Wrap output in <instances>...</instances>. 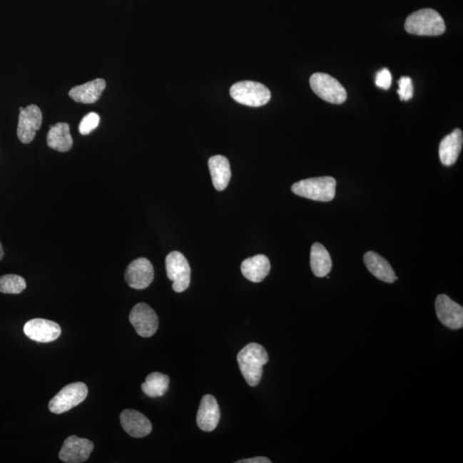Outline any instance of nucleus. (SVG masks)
Masks as SVG:
<instances>
[{
  "instance_id": "14",
  "label": "nucleus",
  "mask_w": 463,
  "mask_h": 463,
  "mask_svg": "<svg viewBox=\"0 0 463 463\" xmlns=\"http://www.w3.org/2000/svg\"><path fill=\"white\" fill-rule=\"evenodd\" d=\"M121 424L126 432L136 439L146 437L152 431L150 419L137 410L125 409L122 411Z\"/></svg>"
},
{
  "instance_id": "19",
  "label": "nucleus",
  "mask_w": 463,
  "mask_h": 463,
  "mask_svg": "<svg viewBox=\"0 0 463 463\" xmlns=\"http://www.w3.org/2000/svg\"><path fill=\"white\" fill-rule=\"evenodd\" d=\"M463 143L462 131L456 129L442 140L439 146V158L444 166L456 163L460 155Z\"/></svg>"
},
{
  "instance_id": "30",
  "label": "nucleus",
  "mask_w": 463,
  "mask_h": 463,
  "mask_svg": "<svg viewBox=\"0 0 463 463\" xmlns=\"http://www.w3.org/2000/svg\"><path fill=\"white\" fill-rule=\"evenodd\" d=\"M24 109V108L23 107H21V108H19V111H20V112H22Z\"/></svg>"
},
{
  "instance_id": "15",
  "label": "nucleus",
  "mask_w": 463,
  "mask_h": 463,
  "mask_svg": "<svg viewBox=\"0 0 463 463\" xmlns=\"http://www.w3.org/2000/svg\"><path fill=\"white\" fill-rule=\"evenodd\" d=\"M220 414L218 401L211 396L205 395L202 398L197 414V423L203 432L214 431L218 426Z\"/></svg>"
},
{
  "instance_id": "17",
  "label": "nucleus",
  "mask_w": 463,
  "mask_h": 463,
  "mask_svg": "<svg viewBox=\"0 0 463 463\" xmlns=\"http://www.w3.org/2000/svg\"><path fill=\"white\" fill-rule=\"evenodd\" d=\"M270 271V263L265 255L246 258L241 263V272L245 278L253 283H261Z\"/></svg>"
},
{
  "instance_id": "29",
  "label": "nucleus",
  "mask_w": 463,
  "mask_h": 463,
  "mask_svg": "<svg viewBox=\"0 0 463 463\" xmlns=\"http://www.w3.org/2000/svg\"><path fill=\"white\" fill-rule=\"evenodd\" d=\"M3 257H4V250H3L1 242H0V260H1Z\"/></svg>"
},
{
  "instance_id": "22",
  "label": "nucleus",
  "mask_w": 463,
  "mask_h": 463,
  "mask_svg": "<svg viewBox=\"0 0 463 463\" xmlns=\"http://www.w3.org/2000/svg\"><path fill=\"white\" fill-rule=\"evenodd\" d=\"M311 268L317 278H325L329 275L332 268L330 255L324 245L313 244L311 249Z\"/></svg>"
},
{
  "instance_id": "28",
  "label": "nucleus",
  "mask_w": 463,
  "mask_h": 463,
  "mask_svg": "<svg viewBox=\"0 0 463 463\" xmlns=\"http://www.w3.org/2000/svg\"><path fill=\"white\" fill-rule=\"evenodd\" d=\"M271 461L269 458L263 457H258L249 459H244V460L237 461L236 463H270Z\"/></svg>"
},
{
  "instance_id": "24",
  "label": "nucleus",
  "mask_w": 463,
  "mask_h": 463,
  "mask_svg": "<svg viewBox=\"0 0 463 463\" xmlns=\"http://www.w3.org/2000/svg\"><path fill=\"white\" fill-rule=\"evenodd\" d=\"M26 286L25 280L18 275H5L0 278V292L3 294L19 295Z\"/></svg>"
},
{
  "instance_id": "18",
  "label": "nucleus",
  "mask_w": 463,
  "mask_h": 463,
  "mask_svg": "<svg viewBox=\"0 0 463 463\" xmlns=\"http://www.w3.org/2000/svg\"><path fill=\"white\" fill-rule=\"evenodd\" d=\"M364 263L371 273L382 282L393 283L397 280L392 265L380 255L368 252L364 255Z\"/></svg>"
},
{
  "instance_id": "8",
  "label": "nucleus",
  "mask_w": 463,
  "mask_h": 463,
  "mask_svg": "<svg viewBox=\"0 0 463 463\" xmlns=\"http://www.w3.org/2000/svg\"><path fill=\"white\" fill-rule=\"evenodd\" d=\"M129 320L142 337H151L158 330L159 320L154 310L146 303H138L131 310Z\"/></svg>"
},
{
  "instance_id": "11",
  "label": "nucleus",
  "mask_w": 463,
  "mask_h": 463,
  "mask_svg": "<svg viewBox=\"0 0 463 463\" xmlns=\"http://www.w3.org/2000/svg\"><path fill=\"white\" fill-rule=\"evenodd\" d=\"M435 307L437 318L442 324L450 330H459L463 327V308L449 296L439 295L437 297Z\"/></svg>"
},
{
  "instance_id": "1",
  "label": "nucleus",
  "mask_w": 463,
  "mask_h": 463,
  "mask_svg": "<svg viewBox=\"0 0 463 463\" xmlns=\"http://www.w3.org/2000/svg\"><path fill=\"white\" fill-rule=\"evenodd\" d=\"M238 364L246 383L255 387L260 383L263 367L269 361L265 347L258 343H249L237 356Z\"/></svg>"
},
{
  "instance_id": "13",
  "label": "nucleus",
  "mask_w": 463,
  "mask_h": 463,
  "mask_svg": "<svg viewBox=\"0 0 463 463\" xmlns=\"http://www.w3.org/2000/svg\"><path fill=\"white\" fill-rule=\"evenodd\" d=\"M42 124V113L36 105H29L19 113L18 137L23 143H31Z\"/></svg>"
},
{
  "instance_id": "10",
  "label": "nucleus",
  "mask_w": 463,
  "mask_h": 463,
  "mask_svg": "<svg viewBox=\"0 0 463 463\" xmlns=\"http://www.w3.org/2000/svg\"><path fill=\"white\" fill-rule=\"evenodd\" d=\"M94 449V444L86 439L71 436L63 442L58 457L63 462L81 463L86 462Z\"/></svg>"
},
{
  "instance_id": "4",
  "label": "nucleus",
  "mask_w": 463,
  "mask_h": 463,
  "mask_svg": "<svg viewBox=\"0 0 463 463\" xmlns=\"http://www.w3.org/2000/svg\"><path fill=\"white\" fill-rule=\"evenodd\" d=\"M230 95L237 103L253 108L267 104L271 97L269 88L253 81H242L233 84L230 88Z\"/></svg>"
},
{
  "instance_id": "2",
  "label": "nucleus",
  "mask_w": 463,
  "mask_h": 463,
  "mask_svg": "<svg viewBox=\"0 0 463 463\" xmlns=\"http://www.w3.org/2000/svg\"><path fill=\"white\" fill-rule=\"evenodd\" d=\"M445 23L439 12L422 9L414 12L405 22L407 33L416 36H437L445 31Z\"/></svg>"
},
{
  "instance_id": "21",
  "label": "nucleus",
  "mask_w": 463,
  "mask_h": 463,
  "mask_svg": "<svg viewBox=\"0 0 463 463\" xmlns=\"http://www.w3.org/2000/svg\"><path fill=\"white\" fill-rule=\"evenodd\" d=\"M46 142L49 148L58 152H67L73 146L70 133V126L67 123H57L51 126L46 137Z\"/></svg>"
},
{
  "instance_id": "23",
  "label": "nucleus",
  "mask_w": 463,
  "mask_h": 463,
  "mask_svg": "<svg viewBox=\"0 0 463 463\" xmlns=\"http://www.w3.org/2000/svg\"><path fill=\"white\" fill-rule=\"evenodd\" d=\"M170 380L168 375L160 372H153L146 377L142 385L144 394L151 398L163 397L169 388Z\"/></svg>"
},
{
  "instance_id": "16",
  "label": "nucleus",
  "mask_w": 463,
  "mask_h": 463,
  "mask_svg": "<svg viewBox=\"0 0 463 463\" xmlns=\"http://www.w3.org/2000/svg\"><path fill=\"white\" fill-rule=\"evenodd\" d=\"M106 85L107 84L104 79L96 78L91 82L72 88L69 96L76 103L93 104L100 99Z\"/></svg>"
},
{
  "instance_id": "3",
  "label": "nucleus",
  "mask_w": 463,
  "mask_h": 463,
  "mask_svg": "<svg viewBox=\"0 0 463 463\" xmlns=\"http://www.w3.org/2000/svg\"><path fill=\"white\" fill-rule=\"evenodd\" d=\"M335 186L337 181L332 177L311 178L295 183L292 192L314 201L330 202L335 198Z\"/></svg>"
},
{
  "instance_id": "20",
  "label": "nucleus",
  "mask_w": 463,
  "mask_h": 463,
  "mask_svg": "<svg viewBox=\"0 0 463 463\" xmlns=\"http://www.w3.org/2000/svg\"><path fill=\"white\" fill-rule=\"evenodd\" d=\"M209 168L215 188L222 192L228 188L231 180L230 163L226 157L218 155L209 160Z\"/></svg>"
},
{
  "instance_id": "6",
  "label": "nucleus",
  "mask_w": 463,
  "mask_h": 463,
  "mask_svg": "<svg viewBox=\"0 0 463 463\" xmlns=\"http://www.w3.org/2000/svg\"><path fill=\"white\" fill-rule=\"evenodd\" d=\"M87 385L83 383L70 384L63 387L49 402V410L61 414L82 403L88 396Z\"/></svg>"
},
{
  "instance_id": "5",
  "label": "nucleus",
  "mask_w": 463,
  "mask_h": 463,
  "mask_svg": "<svg viewBox=\"0 0 463 463\" xmlns=\"http://www.w3.org/2000/svg\"><path fill=\"white\" fill-rule=\"evenodd\" d=\"M314 93L330 103L342 104L347 100V91L339 81L325 73H315L310 78Z\"/></svg>"
},
{
  "instance_id": "12",
  "label": "nucleus",
  "mask_w": 463,
  "mask_h": 463,
  "mask_svg": "<svg viewBox=\"0 0 463 463\" xmlns=\"http://www.w3.org/2000/svg\"><path fill=\"white\" fill-rule=\"evenodd\" d=\"M24 334L32 341L49 343L55 341L61 335V328L57 322L35 318L29 320L24 327Z\"/></svg>"
},
{
  "instance_id": "26",
  "label": "nucleus",
  "mask_w": 463,
  "mask_h": 463,
  "mask_svg": "<svg viewBox=\"0 0 463 463\" xmlns=\"http://www.w3.org/2000/svg\"><path fill=\"white\" fill-rule=\"evenodd\" d=\"M398 95L402 101H409L413 98L414 86L412 79L409 76H402L398 81Z\"/></svg>"
},
{
  "instance_id": "25",
  "label": "nucleus",
  "mask_w": 463,
  "mask_h": 463,
  "mask_svg": "<svg viewBox=\"0 0 463 463\" xmlns=\"http://www.w3.org/2000/svg\"><path fill=\"white\" fill-rule=\"evenodd\" d=\"M99 124L100 116L98 114L94 112L89 113L81 121L78 126L79 133L82 135H88L96 130Z\"/></svg>"
},
{
  "instance_id": "7",
  "label": "nucleus",
  "mask_w": 463,
  "mask_h": 463,
  "mask_svg": "<svg viewBox=\"0 0 463 463\" xmlns=\"http://www.w3.org/2000/svg\"><path fill=\"white\" fill-rule=\"evenodd\" d=\"M166 270L168 278L173 282V290L182 292L188 290L190 283V267L188 259L177 250L170 253L166 258Z\"/></svg>"
},
{
  "instance_id": "9",
  "label": "nucleus",
  "mask_w": 463,
  "mask_h": 463,
  "mask_svg": "<svg viewBox=\"0 0 463 463\" xmlns=\"http://www.w3.org/2000/svg\"><path fill=\"white\" fill-rule=\"evenodd\" d=\"M154 278V268L147 258L136 259L130 263L126 270V281L134 290H146L151 285Z\"/></svg>"
},
{
  "instance_id": "27",
  "label": "nucleus",
  "mask_w": 463,
  "mask_h": 463,
  "mask_svg": "<svg viewBox=\"0 0 463 463\" xmlns=\"http://www.w3.org/2000/svg\"><path fill=\"white\" fill-rule=\"evenodd\" d=\"M375 83L377 87L383 89H389L390 86H392V73H390V71L388 69L384 68V69L377 72Z\"/></svg>"
}]
</instances>
